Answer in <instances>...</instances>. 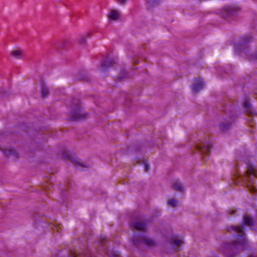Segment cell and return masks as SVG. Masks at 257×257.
Returning a JSON list of instances; mask_svg holds the SVG:
<instances>
[{
	"instance_id": "6",
	"label": "cell",
	"mask_w": 257,
	"mask_h": 257,
	"mask_svg": "<svg viewBox=\"0 0 257 257\" xmlns=\"http://www.w3.org/2000/svg\"><path fill=\"white\" fill-rule=\"evenodd\" d=\"M141 240H142L143 242L149 247H152V246H155V242L151 238H149L148 237L142 236Z\"/></svg>"
},
{
	"instance_id": "3",
	"label": "cell",
	"mask_w": 257,
	"mask_h": 257,
	"mask_svg": "<svg viewBox=\"0 0 257 257\" xmlns=\"http://www.w3.org/2000/svg\"><path fill=\"white\" fill-rule=\"evenodd\" d=\"M114 60L111 58H106L102 61L101 66L104 68H109L114 65Z\"/></svg>"
},
{
	"instance_id": "4",
	"label": "cell",
	"mask_w": 257,
	"mask_h": 257,
	"mask_svg": "<svg viewBox=\"0 0 257 257\" xmlns=\"http://www.w3.org/2000/svg\"><path fill=\"white\" fill-rule=\"evenodd\" d=\"M108 17L112 20H117L120 17V13L117 10L113 9L109 12Z\"/></svg>"
},
{
	"instance_id": "8",
	"label": "cell",
	"mask_w": 257,
	"mask_h": 257,
	"mask_svg": "<svg viewBox=\"0 0 257 257\" xmlns=\"http://www.w3.org/2000/svg\"><path fill=\"white\" fill-rule=\"evenodd\" d=\"M245 224L248 226H251L253 224V218L249 215H245L244 217Z\"/></svg>"
},
{
	"instance_id": "1",
	"label": "cell",
	"mask_w": 257,
	"mask_h": 257,
	"mask_svg": "<svg viewBox=\"0 0 257 257\" xmlns=\"http://www.w3.org/2000/svg\"><path fill=\"white\" fill-rule=\"evenodd\" d=\"M205 86V83L203 80H197L192 84V89L194 92H199L201 91Z\"/></svg>"
},
{
	"instance_id": "9",
	"label": "cell",
	"mask_w": 257,
	"mask_h": 257,
	"mask_svg": "<svg viewBox=\"0 0 257 257\" xmlns=\"http://www.w3.org/2000/svg\"><path fill=\"white\" fill-rule=\"evenodd\" d=\"M249 257H256L255 256V255H252L251 256H250Z\"/></svg>"
},
{
	"instance_id": "2",
	"label": "cell",
	"mask_w": 257,
	"mask_h": 257,
	"mask_svg": "<svg viewBox=\"0 0 257 257\" xmlns=\"http://www.w3.org/2000/svg\"><path fill=\"white\" fill-rule=\"evenodd\" d=\"M41 94L43 98H46L50 94L48 86L43 80H42L41 82Z\"/></svg>"
},
{
	"instance_id": "7",
	"label": "cell",
	"mask_w": 257,
	"mask_h": 257,
	"mask_svg": "<svg viewBox=\"0 0 257 257\" xmlns=\"http://www.w3.org/2000/svg\"><path fill=\"white\" fill-rule=\"evenodd\" d=\"M134 227L136 230L143 231L146 228V226L144 223L142 222H137L134 224Z\"/></svg>"
},
{
	"instance_id": "5",
	"label": "cell",
	"mask_w": 257,
	"mask_h": 257,
	"mask_svg": "<svg viewBox=\"0 0 257 257\" xmlns=\"http://www.w3.org/2000/svg\"><path fill=\"white\" fill-rule=\"evenodd\" d=\"M11 54L13 56L17 57V58H20L21 57L22 55H23V51L21 49V48H17L14 49L13 50L11 51Z\"/></svg>"
}]
</instances>
